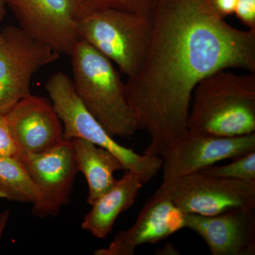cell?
I'll return each instance as SVG.
<instances>
[{
  "label": "cell",
  "mask_w": 255,
  "mask_h": 255,
  "mask_svg": "<svg viewBox=\"0 0 255 255\" xmlns=\"http://www.w3.org/2000/svg\"><path fill=\"white\" fill-rule=\"evenodd\" d=\"M200 172L226 179L255 181V150L233 159L231 163L226 165L210 166Z\"/></svg>",
  "instance_id": "ac0fdd59"
},
{
  "label": "cell",
  "mask_w": 255,
  "mask_h": 255,
  "mask_svg": "<svg viewBox=\"0 0 255 255\" xmlns=\"http://www.w3.org/2000/svg\"><path fill=\"white\" fill-rule=\"evenodd\" d=\"M5 117L19 155L47 152L65 140L63 124L45 97L31 94L17 102Z\"/></svg>",
  "instance_id": "7c38bea8"
},
{
  "label": "cell",
  "mask_w": 255,
  "mask_h": 255,
  "mask_svg": "<svg viewBox=\"0 0 255 255\" xmlns=\"http://www.w3.org/2000/svg\"><path fill=\"white\" fill-rule=\"evenodd\" d=\"M20 28L61 54L71 55L81 39L73 0H6Z\"/></svg>",
  "instance_id": "30bf717a"
},
{
  "label": "cell",
  "mask_w": 255,
  "mask_h": 255,
  "mask_svg": "<svg viewBox=\"0 0 255 255\" xmlns=\"http://www.w3.org/2000/svg\"><path fill=\"white\" fill-rule=\"evenodd\" d=\"M159 188L184 214L214 216L236 208L255 207V181L199 172L162 182Z\"/></svg>",
  "instance_id": "8992f818"
},
{
  "label": "cell",
  "mask_w": 255,
  "mask_h": 255,
  "mask_svg": "<svg viewBox=\"0 0 255 255\" xmlns=\"http://www.w3.org/2000/svg\"><path fill=\"white\" fill-rule=\"evenodd\" d=\"M156 255H179V251H178L173 245L171 243H167L164 245L163 248L157 250L155 251Z\"/></svg>",
  "instance_id": "7402d4cb"
},
{
  "label": "cell",
  "mask_w": 255,
  "mask_h": 255,
  "mask_svg": "<svg viewBox=\"0 0 255 255\" xmlns=\"http://www.w3.org/2000/svg\"><path fill=\"white\" fill-rule=\"evenodd\" d=\"M255 150V132L238 136H211L188 130L161 155L162 182L200 172L216 162Z\"/></svg>",
  "instance_id": "9c48e42d"
},
{
  "label": "cell",
  "mask_w": 255,
  "mask_h": 255,
  "mask_svg": "<svg viewBox=\"0 0 255 255\" xmlns=\"http://www.w3.org/2000/svg\"><path fill=\"white\" fill-rule=\"evenodd\" d=\"M185 228L203 238L211 255H255V207L214 216L185 214Z\"/></svg>",
  "instance_id": "4fadbf2b"
},
{
  "label": "cell",
  "mask_w": 255,
  "mask_h": 255,
  "mask_svg": "<svg viewBox=\"0 0 255 255\" xmlns=\"http://www.w3.org/2000/svg\"><path fill=\"white\" fill-rule=\"evenodd\" d=\"M234 14L249 29L255 28V0H238Z\"/></svg>",
  "instance_id": "ffe728a7"
},
{
  "label": "cell",
  "mask_w": 255,
  "mask_h": 255,
  "mask_svg": "<svg viewBox=\"0 0 255 255\" xmlns=\"http://www.w3.org/2000/svg\"><path fill=\"white\" fill-rule=\"evenodd\" d=\"M45 88L63 124L65 140L83 138L110 151L121 161L124 170L137 174L144 184L157 176L162 168V157L145 153L139 155L116 141L82 104L73 80L66 74H53Z\"/></svg>",
  "instance_id": "277c9868"
},
{
  "label": "cell",
  "mask_w": 255,
  "mask_h": 255,
  "mask_svg": "<svg viewBox=\"0 0 255 255\" xmlns=\"http://www.w3.org/2000/svg\"><path fill=\"white\" fill-rule=\"evenodd\" d=\"M39 191L19 156L0 157V197L33 204Z\"/></svg>",
  "instance_id": "2e32d148"
},
{
  "label": "cell",
  "mask_w": 255,
  "mask_h": 255,
  "mask_svg": "<svg viewBox=\"0 0 255 255\" xmlns=\"http://www.w3.org/2000/svg\"><path fill=\"white\" fill-rule=\"evenodd\" d=\"M152 31L141 68L126 94L137 130H145L147 155L159 156L188 131L193 92L219 70L255 73V28L233 27L209 0H155Z\"/></svg>",
  "instance_id": "6da1fadb"
},
{
  "label": "cell",
  "mask_w": 255,
  "mask_h": 255,
  "mask_svg": "<svg viewBox=\"0 0 255 255\" xmlns=\"http://www.w3.org/2000/svg\"><path fill=\"white\" fill-rule=\"evenodd\" d=\"M10 216V212L8 210L0 212V241H1L2 233L4 232V228L7 224Z\"/></svg>",
  "instance_id": "603a6c76"
},
{
  "label": "cell",
  "mask_w": 255,
  "mask_h": 255,
  "mask_svg": "<svg viewBox=\"0 0 255 255\" xmlns=\"http://www.w3.org/2000/svg\"><path fill=\"white\" fill-rule=\"evenodd\" d=\"M78 26L81 39L117 64L128 78L141 68L150 43V15L101 9L78 19Z\"/></svg>",
  "instance_id": "5b68a950"
},
{
  "label": "cell",
  "mask_w": 255,
  "mask_h": 255,
  "mask_svg": "<svg viewBox=\"0 0 255 255\" xmlns=\"http://www.w3.org/2000/svg\"><path fill=\"white\" fill-rule=\"evenodd\" d=\"M18 156L39 191L32 214L40 219L58 216L61 208L70 202L79 172L73 140H64L54 148L42 153L24 152Z\"/></svg>",
  "instance_id": "ba28073f"
},
{
  "label": "cell",
  "mask_w": 255,
  "mask_h": 255,
  "mask_svg": "<svg viewBox=\"0 0 255 255\" xmlns=\"http://www.w3.org/2000/svg\"><path fill=\"white\" fill-rule=\"evenodd\" d=\"M238 0H209L216 14L224 18L234 14Z\"/></svg>",
  "instance_id": "44dd1931"
},
{
  "label": "cell",
  "mask_w": 255,
  "mask_h": 255,
  "mask_svg": "<svg viewBox=\"0 0 255 255\" xmlns=\"http://www.w3.org/2000/svg\"><path fill=\"white\" fill-rule=\"evenodd\" d=\"M188 130L233 137L255 131V73L219 70L203 79L193 92Z\"/></svg>",
  "instance_id": "7a4b0ae2"
},
{
  "label": "cell",
  "mask_w": 255,
  "mask_h": 255,
  "mask_svg": "<svg viewBox=\"0 0 255 255\" xmlns=\"http://www.w3.org/2000/svg\"><path fill=\"white\" fill-rule=\"evenodd\" d=\"M73 85L87 110L112 136L128 137L137 131L125 83L113 63L80 39L71 55Z\"/></svg>",
  "instance_id": "3957f363"
},
{
  "label": "cell",
  "mask_w": 255,
  "mask_h": 255,
  "mask_svg": "<svg viewBox=\"0 0 255 255\" xmlns=\"http://www.w3.org/2000/svg\"><path fill=\"white\" fill-rule=\"evenodd\" d=\"M6 4V0H0V22L2 19L3 14L4 12V6ZM1 28H0V33H1Z\"/></svg>",
  "instance_id": "cb8c5ba5"
},
{
  "label": "cell",
  "mask_w": 255,
  "mask_h": 255,
  "mask_svg": "<svg viewBox=\"0 0 255 255\" xmlns=\"http://www.w3.org/2000/svg\"><path fill=\"white\" fill-rule=\"evenodd\" d=\"M185 228V214L160 188L146 201L133 226L120 231L110 246L97 255H132L137 246L155 244Z\"/></svg>",
  "instance_id": "8fae6325"
},
{
  "label": "cell",
  "mask_w": 255,
  "mask_h": 255,
  "mask_svg": "<svg viewBox=\"0 0 255 255\" xmlns=\"http://www.w3.org/2000/svg\"><path fill=\"white\" fill-rule=\"evenodd\" d=\"M143 185L137 174L127 170L110 190L92 204V209L82 221V229L96 238H107L119 215L133 205Z\"/></svg>",
  "instance_id": "5bb4252c"
},
{
  "label": "cell",
  "mask_w": 255,
  "mask_h": 255,
  "mask_svg": "<svg viewBox=\"0 0 255 255\" xmlns=\"http://www.w3.org/2000/svg\"><path fill=\"white\" fill-rule=\"evenodd\" d=\"M78 19L98 10L114 9L150 15L155 0H73Z\"/></svg>",
  "instance_id": "e0dca14e"
},
{
  "label": "cell",
  "mask_w": 255,
  "mask_h": 255,
  "mask_svg": "<svg viewBox=\"0 0 255 255\" xmlns=\"http://www.w3.org/2000/svg\"><path fill=\"white\" fill-rule=\"evenodd\" d=\"M73 140L74 155L79 172L86 178L89 187L87 202L92 205L110 190L117 179L116 171L123 170V164L113 153L83 138Z\"/></svg>",
  "instance_id": "9a60e30c"
},
{
  "label": "cell",
  "mask_w": 255,
  "mask_h": 255,
  "mask_svg": "<svg viewBox=\"0 0 255 255\" xmlns=\"http://www.w3.org/2000/svg\"><path fill=\"white\" fill-rule=\"evenodd\" d=\"M60 53L29 36L22 28L7 26L0 33V113L6 114L31 95L38 70L59 59Z\"/></svg>",
  "instance_id": "52a82bcc"
},
{
  "label": "cell",
  "mask_w": 255,
  "mask_h": 255,
  "mask_svg": "<svg viewBox=\"0 0 255 255\" xmlns=\"http://www.w3.org/2000/svg\"><path fill=\"white\" fill-rule=\"evenodd\" d=\"M19 155V150L15 142L5 114L0 113V157Z\"/></svg>",
  "instance_id": "d6986e66"
}]
</instances>
